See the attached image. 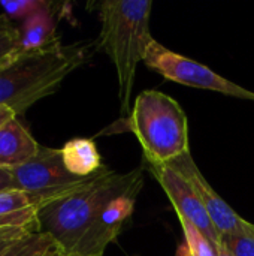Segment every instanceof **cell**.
I'll list each match as a JSON object with an SVG mask.
<instances>
[{
	"label": "cell",
	"mask_w": 254,
	"mask_h": 256,
	"mask_svg": "<svg viewBox=\"0 0 254 256\" xmlns=\"http://www.w3.org/2000/svg\"><path fill=\"white\" fill-rule=\"evenodd\" d=\"M150 69L159 72L162 76H165L169 81L195 87V88H204L211 92H219L226 96L247 99L254 102V92H250L210 69L208 66L192 60L189 57H184L181 54H177L166 46H163L156 39L148 46L145 57L142 60Z\"/></svg>",
	"instance_id": "8992f818"
},
{
	"label": "cell",
	"mask_w": 254,
	"mask_h": 256,
	"mask_svg": "<svg viewBox=\"0 0 254 256\" xmlns=\"http://www.w3.org/2000/svg\"><path fill=\"white\" fill-rule=\"evenodd\" d=\"M97 172L91 177H76L66 170L61 148L43 146H40L34 158L12 170L16 189L24 192L37 210L78 192L88 184Z\"/></svg>",
	"instance_id": "5b68a950"
},
{
	"label": "cell",
	"mask_w": 254,
	"mask_h": 256,
	"mask_svg": "<svg viewBox=\"0 0 254 256\" xmlns=\"http://www.w3.org/2000/svg\"><path fill=\"white\" fill-rule=\"evenodd\" d=\"M96 40L63 45L61 40L30 52H16L0 64V108L16 117L37 100L55 93L64 78L88 62Z\"/></svg>",
	"instance_id": "7a4b0ae2"
},
{
	"label": "cell",
	"mask_w": 254,
	"mask_h": 256,
	"mask_svg": "<svg viewBox=\"0 0 254 256\" xmlns=\"http://www.w3.org/2000/svg\"><path fill=\"white\" fill-rule=\"evenodd\" d=\"M222 246L234 256H254V225H246L225 237H222Z\"/></svg>",
	"instance_id": "5bb4252c"
},
{
	"label": "cell",
	"mask_w": 254,
	"mask_h": 256,
	"mask_svg": "<svg viewBox=\"0 0 254 256\" xmlns=\"http://www.w3.org/2000/svg\"><path fill=\"white\" fill-rule=\"evenodd\" d=\"M51 2L43 0H16V2H0L3 14L9 20H27L28 16L34 15L36 12L48 8Z\"/></svg>",
	"instance_id": "e0dca14e"
},
{
	"label": "cell",
	"mask_w": 254,
	"mask_h": 256,
	"mask_svg": "<svg viewBox=\"0 0 254 256\" xmlns=\"http://www.w3.org/2000/svg\"><path fill=\"white\" fill-rule=\"evenodd\" d=\"M151 0H106L97 4L100 34L97 50L106 52L118 76L120 112L130 116L136 66L154 38L150 32Z\"/></svg>",
	"instance_id": "3957f363"
},
{
	"label": "cell",
	"mask_w": 254,
	"mask_h": 256,
	"mask_svg": "<svg viewBox=\"0 0 254 256\" xmlns=\"http://www.w3.org/2000/svg\"><path fill=\"white\" fill-rule=\"evenodd\" d=\"M46 256H61V255H60V252H58V250H54V252H51L49 255H46Z\"/></svg>",
	"instance_id": "7402d4cb"
},
{
	"label": "cell",
	"mask_w": 254,
	"mask_h": 256,
	"mask_svg": "<svg viewBox=\"0 0 254 256\" xmlns=\"http://www.w3.org/2000/svg\"><path fill=\"white\" fill-rule=\"evenodd\" d=\"M12 117H16L15 112H12L10 110H6V108H0V124H3L6 120H9Z\"/></svg>",
	"instance_id": "ffe728a7"
},
{
	"label": "cell",
	"mask_w": 254,
	"mask_h": 256,
	"mask_svg": "<svg viewBox=\"0 0 254 256\" xmlns=\"http://www.w3.org/2000/svg\"><path fill=\"white\" fill-rule=\"evenodd\" d=\"M184 237H186V243L187 248L190 250L192 256H217L216 254V248L211 244V242L187 219L184 218H178Z\"/></svg>",
	"instance_id": "9a60e30c"
},
{
	"label": "cell",
	"mask_w": 254,
	"mask_h": 256,
	"mask_svg": "<svg viewBox=\"0 0 254 256\" xmlns=\"http://www.w3.org/2000/svg\"><path fill=\"white\" fill-rule=\"evenodd\" d=\"M40 144L24 128L18 117L0 124V168L15 170L37 154Z\"/></svg>",
	"instance_id": "9c48e42d"
},
{
	"label": "cell",
	"mask_w": 254,
	"mask_h": 256,
	"mask_svg": "<svg viewBox=\"0 0 254 256\" xmlns=\"http://www.w3.org/2000/svg\"><path fill=\"white\" fill-rule=\"evenodd\" d=\"M216 254H217V256H234V255H231V254H229V252H228L222 244L216 248Z\"/></svg>",
	"instance_id": "44dd1931"
},
{
	"label": "cell",
	"mask_w": 254,
	"mask_h": 256,
	"mask_svg": "<svg viewBox=\"0 0 254 256\" xmlns=\"http://www.w3.org/2000/svg\"><path fill=\"white\" fill-rule=\"evenodd\" d=\"M144 171L141 165L120 174L103 165L82 189L39 210L40 232L61 256H103L135 212Z\"/></svg>",
	"instance_id": "6da1fadb"
},
{
	"label": "cell",
	"mask_w": 254,
	"mask_h": 256,
	"mask_svg": "<svg viewBox=\"0 0 254 256\" xmlns=\"http://www.w3.org/2000/svg\"><path fill=\"white\" fill-rule=\"evenodd\" d=\"M55 4L49 3L48 8L36 12L22 21L19 28V52H30L43 50L60 38L55 34L57 20H55Z\"/></svg>",
	"instance_id": "30bf717a"
},
{
	"label": "cell",
	"mask_w": 254,
	"mask_h": 256,
	"mask_svg": "<svg viewBox=\"0 0 254 256\" xmlns=\"http://www.w3.org/2000/svg\"><path fill=\"white\" fill-rule=\"evenodd\" d=\"M37 212L30 198L18 189L0 194V230L40 231Z\"/></svg>",
	"instance_id": "8fae6325"
},
{
	"label": "cell",
	"mask_w": 254,
	"mask_h": 256,
	"mask_svg": "<svg viewBox=\"0 0 254 256\" xmlns=\"http://www.w3.org/2000/svg\"><path fill=\"white\" fill-rule=\"evenodd\" d=\"M127 124L144 150V159L151 164L168 165L190 152L184 110L175 99L159 90L139 93Z\"/></svg>",
	"instance_id": "277c9868"
},
{
	"label": "cell",
	"mask_w": 254,
	"mask_h": 256,
	"mask_svg": "<svg viewBox=\"0 0 254 256\" xmlns=\"http://www.w3.org/2000/svg\"><path fill=\"white\" fill-rule=\"evenodd\" d=\"M19 51V28L4 14H0V64Z\"/></svg>",
	"instance_id": "2e32d148"
},
{
	"label": "cell",
	"mask_w": 254,
	"mask_h": 256,
	"mask_svg": "<svg viewBox=\"0 0 254 256\" xmlns=\"http://www.w3.org/2000/svg\"><path fill=\"white\" fill-rule=\"evenodd\" d=\"M58 250L52 238L40 231L28 232L4 249L0 256H46Z\"/></svg>",
	"instance_id": "4fadbf2b"
},
{
	"label": "cell",
	"mask_w": 254,
	"mask_h": 256,
	"mask_svg": "<svg viewBox=\"0 0 254 256\" xmlns=\"http://www.w3.org/2000/svg\"><path fill=\"white\" fill-rule=\"evenodd\" d=\"M12 189H16L12 171L0 168V194L6 190H12Z\"/></svg>",
	"instance_id": "d6986e66"
},
{
	"label": "cell",
	"mask_w": 254,
	"mask_h": 256,
	"mask_svg": "<svg viewBox=\"0 0 254 256\" xmlns=\"http://www.w3.org/2000/svg\"><path fill=\"white\" fill-rule=\"evenodd\" d=\"M28 232H36V231H24V230H0V254L7 249L10 244H13L18 238Z\"/></svg>",
	"instance_id": "ac0fdd59"
},
{
	"label": "cell",
	"mask_w": 254,
	"mask_h": 256,
	"mask_svg": "<svg viewBox=\"0 0 254 256\" xmlns=\"http://www.w3.org/2000/svg\"><path fill=\"white\" fill-rule=\"evenodd\" d=\"M66 170L76 177H91L103 165L93 140L73 138L61 147Z\"/></svg>",
	"instance_id": "7c38bea8"
},
{
	"label": "cell",
	"mask_w": 254,
	"mask_h": 256,
	"mask_svg": "<svg viewBox=\"0 0 254 256\" xmlns=\"http://www.w3.org/2000/svg\"><path fill=\"white\" fill-rule=\"evenodd\" d=\"M142 165L159 182V184L168 195L172 207L175 208L178 218H184L189 222H192L211 242L214 248L220 246L222 236L216 230L205 207L199 201L198 195L195 194L189 182L169 165L151 164L145 159H142Z\"/></svg>",
	"instance_id": "52a82bcc"
},
{
	"label": "cell",
	"mask_w": 254,
	"mask_h": 256,
	"mask_svg": "<svg viewBox=\"0 0 254 256\" xmlns=\"http://www.w3.org/2000/svg\"><path fill=\"white\" fill-rule=\"evenodd\" d=\"M168 165L171 168H174L180 176H183L189 182V184L198 195L199 201L205 207L211 222L214 224L216 230L220 232L222 237L232 234L246 225L247 220H244L241 216H238L232 210V207L211 188V184L207 182V178L199 171L190 152H187L186 154L180 156L178 159L169 162Z\"/></svg>",
	"instance_id": "ba28073f"
}]
</instances>
